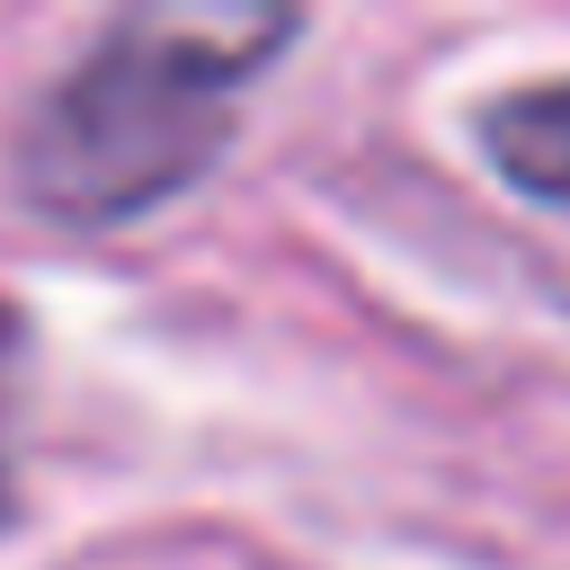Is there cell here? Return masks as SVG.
Here are the masks:
<instances>
[{"instance_id":"6da1fadb","label":"cell","mask_w":570,"mask_h":570,"mask_svg":"<svg viewBox=\"0 0 570 570\" xmlns=\"http://www.w3.org/2000/svg\"><path fill=\"white\" fill-rule=\"evenodd\" d=\"M285 36L294 18L276 9H205V0L125 18L27 125V187L62 223H134L214 160L232 89Z\"/></svg>"},{"instance_id":"7a4b0ae2","label":"cell","mask_w":570,"mask_h":570,"mask_svg":"<svg viewBox=\"0 0 570 570\" xmlns=\"http://www.w3.org/2000/svg\"><path fill=\"white\" fill-rule=\"evenodd\" d=\"M490 160H499L525 196L570 205V80L490 107Z\"/></svg>"},{"instance_id":"3957f363","label":"cell","mask_w":570,"mask_h":570,"mask_svg":"<svg viewBox=\"0 0 570 570\" xmlns=\"http://www.w3.org/2000/svg\"><path fill=\"white\" fill-rule=\"evenodd\" d=\"M9 347H18V321L0 312V374H9Z\"/></svg>"}]
</instances>
